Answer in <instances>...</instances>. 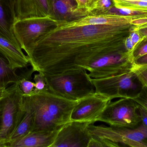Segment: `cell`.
<instances>
[{
	"label": "cell",
	"mask_w": 147,
	"mask_h": 147,
	"mask_svg": "<svg viewBox=\"0 0 147 147\" xmlns=\"http://www.w3.org/2000/svg\"><path fill=\"white\" fill-rule=\"evenodd\" d=\"M90 122L71 121L59 130L51 147H88L92 135L88 131Z\"/></svg>",
	"instance_id": "cell-10"
},
{
	"label": "cell",
	"mask_w": 147,
	"mask_h": 147,
	"mask_svg": "<svg viewBox=\"0 0 147 147\" xmlns=\"http://www.w3.org/2000/svg\"><path fill=\"white\" fill-rule=\"evenodd\" d=\"M124 45H125V47H126L127 51L131 53L135 47L134 44L131 41L129 35L125 39V41H124Z\"/></svg>",
	"instance_id": "cell-31"
},
{
	"label": "cell",
	"mask_w": 147,
	"mask_h": 147,
	"mask_svg": "<svg viewBox=\"0 0 147 147\" xmlns=\"http://www.w3.org/2000/svg\"><path fill=\"white\" fill-rule=\"evenodd\" d=\"M78 8L86 10L90 14L96 9L99 0H76Z\"/></svg>",
	"instance_id": "cell-27"
},
{
	"label": "cell",
	"mask_w": 147,
	"mask_h": 147,
	"mask_svg": "<svg viewBox=\"0 0 147 147\" xmlns=\"http://www.w3.org/2000/svg\"><path fill=\"white\" fill-rule=\"evenodd\" d=\"M138 111L140 116L142 124L147 128V110L140 105Z\"/></svg>",
	"instance_id": "cell-29"
},
{
	"label": "cell",
	"mask_w": 147,
	"mask_h": 147,
	"mask_svg": "<svg viewBox=\"0 0 147 147\" xmlns=\"http://www.w3.org/2000/svg\"><path fill=\"white\" fill-rule=\"evenodd\" d=\"M113 6L114 3L112 0H99L96 8L90 14H106Z\"/></svg>",
	"instance_id": "cell-28"
},
{
	"label": "cell",
	"mask_w": 147,
	"mask_h": 147,
	"mask_svg": "<svg viewBox=\"0 0 147 147\" xmlns=\"http://www.w3.org/2000/svg\"><path fill=\"white\" fill-rule=\"evenodd\" d=\"M88 131L92 136L105 138L126 146L147 147V128L143 124L134 128L90 124Z\"/></svg>",
	"instance_id": "cell-7"
},
{
	"label": "cell",
	"mask_w": 147,
	"mask_h": 147,
	"mask_svg": "<svg viewBox=\"0 0 147 147\" xmlns=\"http://www.w3.org/2000/svg\"><path fill=\"white\" fill-rule=\"evenodd\" d=\"M147 54V38L143 37L131 53L133 61Z\"/></svg>",
	"instance_id": "cell-24"
},
{
	"label": "cell",
	"mask_w": 147,
	"mask_h": 147,
	"mask_svg": "<svg viewBox=\"0 0 147 147\" xmlns=\"http://www.w3.org/2000/svg\"><path fill=\"white\" fill-rule=\"evenodd\" d=\"M7 88L6 87H0V98L5 96L7 92Z\"/></svg>",
	"instance_id": "cell-36"
},
{
	"label": "cell",
	"mask_w": 147,
	"mask_h": 147,
	"mask_svg": "<svg viewBox=\"0 0 147 147\" xmlns=\"http://www.w3.org/2000/svg\"><path fill=\"white\" fill-rule=\"evenodd\" d=\"M147 27V23L144 24V25H142V26H136L134 30H137V29H140V28H144Z\"/></svg>",
	"instance_id": "cell-37"
},
{
	"label": "cell",
	"mask_w": 147,
	"mask_h": 147,
	"mask_svg": "<svg viewBox=\"0 0 147 147\" xmlns=\"http://www.w3.org/2000/svg\"><path fill=\"white\" fill-rule=\"evenodd\" d=\"M133 63L137 65L147 64V54L134 60Z\"/></svg>",
	"instance_id": "cell-32"
},
{
	"label": "cell",
	"mask_w": 147,
	"mask_h": 147,
	"mask_svg": "<svg viewBox=\"0 0 147 147\" xmlns=\"http://www.w3.org/2000/svg\"><path fill=\"white\" fill-rule=\"evenodd\" d=\"M106 14L129 16L138 19L147 18V11L133 10L128 9L118 8L115 7L114 6L111 7L107 11Z\"/></svg>",
	"instance_id": "cell-21"
},
{
	"label": "cell",
	"mask_w": 147,
	"mask_h": 147,
	"mask_svg": "<svg viewBox=\"0 0 147 147\" xmlns=\"http://www.w3.org/2000/svg\"><path fill=\"white\" fill-rule=\"evenodd\" d=\"M129 97L110 102L96 122L105 123L109 126L134 128L141 123L138 111L140 105Z\"/></svg>",
	"instance_id": "cell-6"
},
{
	"label": "cell",
	"mask_w": 147,
	"mask_h": 147,
	"mask_svg": "<svg viewBox=\"0 0 147 147\" xmlns=\"http://www.w3.org/2000/svg\"><path fill=\"white\" fill-rule=\"evenodd\" d=\"M20 76L13 70L5 59L0 56V87L7 88L11 84L19 81Z\"/></svg>",
	"instance_id": "cell-19"
},
{
	"label": "cell",
	"mask_w": 147,
	"mask_h": 147,
	"mask_svg": "<svg viewBox=\"0 0 147 147\" xmlns=\"http://www.w3.org/2000/svg\"><path fill=\"white\" fill-rule=\"evenodd\" d=\"M4 97L2 124L0 130V147H8V141L24 117L26 111L24 96L18 84L7 87Z\"/></svg>",
	"instance_id": "cell-4"
},
{
	"label": "cell",
	"mask_w": 147,
	"mask_h": 147,
	"mask_svg": "<svg viewBox=\"0 0 147 147\" xmlns=\"http://www.w3.org/2000/svg\"><path fill=\"white\" fill-rule=\"evenodd\" d=\"M50 16L58 21L71 22L90 14L78 8L76 0H47Z\"/></svg>",
	"instance_id": "cell-12"
},
{
	"label": "cell",
	"mask_w": 147,
	"mask_h": 147,
	"mask_svg": "<svg viewBox=\"0 0 147 147\" xmlns=\"http://www.w3.org/2000/svg\"><path fill=\"white\" fill-rule=\"evenodd\" d=\"M25 113L24 117L9 137L8 141V147L13 142L24 137L32 131L33 125V116L32 113L24 105Z\"/></svg>",
	"instance_id": "cell-18"
},
{
	"label": "cell",
	"mask_w": 147,
	"mask_h": 147,
	"mask_svg": "<svg viewBox=\"0 0 147 147\" xmlns=\"http://www.w3.org/2000/svg\"><path fill=\"white\" fill-rule=\"evenodd\" d=\"M131 70L134 73L142 86L147 87V64L137 65L133 63Z\"/></svg>",
	"instance_id": "cell-22"
},
{
	"label": "cell",
	"mask_w": 147,
	"mask_h": 147,
	"mask_svg": "<svg viewBox=\"0 0 147 147\" xmlns=\"http://www.w3.org/2000/svg\"><path fill=\"white\" fill-rule=\"evenodd\" d=\"M136 30L138 31V33H139L140 35L142 38L144 37L147 38V27L140 28V29H137Z\"/></svg>",
	"instance_id": "cell-35"
},
{
	"label": "cell",
	"mask_w": 147,
	"mask_h": 147,
	"mask_svg": "<svg viewBox=\"0 0 147 147\" xmlns=\"http://www.w3.org/2000/svg\"><path fill=\"white\" fill-rule=\"evenodd\" d=\"M5 96L0 98V130L1 127L3 111V103H4L3 98Z\"/></svg>",
	"instance_id": "cell-33"
},
{
	"label": "cell",
	"mask_w": 147,
	"mask_h": 147,
	"mask_svg": "<svg viewBox=\"0 0 147 147\" xmlns=\"http://www.w3.org/2000/svg\"><path fill=\"white\" fill-rule=\"evenodd\" d=\"M24 96V105L33 116L32 131H53L71 121L78 101L65 98L49 90Z\"/></svg>",
	"instance_id": "cell-2"
},
{
	"label": "cell",
	"mask_w": 147,
	"mask_h": 147,
	"mask_svg": "<svg viewBox=\"0 0 147 147\" xmlns=\"http://www.w3.org/2000/svg\"><path fill=\"white\" fill-rule=\"evenodd\" d=\"M129 36L135 46L143 38L141 36L138 31L136 30H134L131 32Z\"/></svg>",
	"instance_id": "cell-30"
},
{
	"label": "cell",
	"mask_w": 147,
	"mask_h": 147,
	"mask_svg": "<svg viewBox=\"0 0 147 147\" xmlns=\"http://www.w3.org/2000/svg\"><path fill=\"white\" fill-rule=\"evenodd\" d=\"M136 27L129 24L66 27L58 24L35 42L27 56L34 71L43 74L86 70L100 56L128 51L124 41Z\"/></svg>",
	"instance_id": "cell-1"
},
{
	"label": "cell",
	"mask_w": 147,
	"mask_h": 147,
	"mask_svg": "<svg viewBox=\"0 0 147 147\" xmlns=\"http://www.w3.org/2000/svg\"><path fill=\"white\" fill-rule=\"evenodd\" d=\"M59 21L51 16L17 20L13 32L21 48L28 55L34 43L41 36L57 26Z\"/></svg>",
	"instance_id": "cell-5"
},
{
	"label": "cell",
	"mask_w": 147,
	"mask_h": 147,
	"mask_svg": "<svg viewBox=\"0 0 147 147\" xmlns=\"http://www.w3.org/2000/svg\"><path fill=\"white\" fill-rule=\"evenodd\" d=\"M33 72L34 71L32 68L30 71L26 72L24 75L20 76V79L16 83L19 85L24 96H30L33 93L35 83L30 80Z\"/></svg>",
	"instance_id": "cell-20"
},
{
	"label": "cell",
	"mask_w": 147,
	"mask_h": 147,
	"mask_svg": "<svg viewBox=\"0 0 147 147\" xmlns=\"http://www.w3.org/2000/svg\"><path fill=\"white\" fill-rule=\"evenodd\" d=\"M33 79L35 87L33 94L48 90L44 74L38 72L34 74Z\"/></svg>",
	"instance_id": "cell-25"
},
{
	"label": "cell",
	"mask_w": 147,
	"mask_h": 147,
	"mask_svg": "<svg viewBox=\"0 0 147 147\" xmlns=\"http://www.w3.org/2000/svg\"><path fill=\"white\" fill-rule=\"evenodd\" d=\"M61 128L53 131L30 132L24 137L14 142L9 147H51Z\"/></svg>",
	"instance_id": "cell-17"
},
{
	"label": "cell",
	"mask_w": 147,
	"mask_h": 147,
	"mask_svg": "<svg viewBox=\"0 0 147 147\" xmlns=\"http://www.w3.org/2000/svg\"><path fill=\"white\" fill-rule=\"evenodd\" d=\"M87 71L84 69H72L58 74L44 75L50 91L78 101L95 93L92 78Z\"/></svg>",
	"instance_id": "cell-3"
},
{
	"label": "cell",
	"mask_w": 147,
	"mask_h": 147,
	"mask_svg": "<svg viewBox=\"0 0 147 147\" xmlns=\"http://www.w3.org/2000/svg\"><path fill=\"white\" fill-rule=\"evenodd\" d=\"M0 54L10 67L16 70L26 68L29 64L28 57L19 48L5 37L0 35Z\"/></svg>",
	"instance_id": "cell-15"
},
{
	"label": "cell",
	"mask_w": 147,
	"mask_h": 147,
	"mask_svg": "<svg viewBox=\"0 0 147 147\" xmlns=\"http://www.w3.org/2000/svg\"><path fill=\"white\" fill-rule=\"evenodd\" d=\"M133 63L130 52L113 53L95 59L86 70L91 78H104L131 70Z\"/></svg>",
	"instance_id": "cell-8"
},
{
	"label": "cell",
	"mask_w": 147,
	"mask_h": 147,
	"mask_svg": "<svg viewBox=\"0 0 147 147\" xmlns=\"http://www.w3.org/2000/svg\"><path fill=\"white\" fill-rule=\"evenodd\" d=\"M139 1L147 2V0H112L114 6L121 3L126 2Z\"/></svg>",
	"instance_id": "cell-34"
},
{
	"label": "cell",
	"mask_w": 147,
	"mask_h": 147,
	"mask_svg": "<svg viewBox=\"0 0 147 147\" xmlns=\"http://www.w3.org/2000/svg\"><path fill=\"white\" fill-rule=\"evenodd\" d=\"M15 12L16 20L50 16L47 0H16Z\"/></svg>",
	"instance_id": "cell-16"
},
{
	"label": "cell",
	"mask_w": 147,
	"mask_h": 147,
	"mask_svg": "<svg viewBox=\"0 0 147 147\" xmlns=\"http://www.w3.org/2000/svg\"><path fill=\"white\" fill-rule=\"evenodd\" d=\"M16 1L0 0V35L10 41L17 47L21 48L13 30V25L16 21Z\"/></svg>",
	"instance_id": "cell-14"
},
{
	"label": "cell",
	"mask_w": 147,
	"mask_h": 147,
	"mask_svg": "<svg viewBox=\"0 0 147 147\" xmlns=\"http://www.w3.org/2000/svg\"><path fill=\"white\" fill-rule=\"evenodd\" d=\"M138 19L135 17L108 14H90L81 19L72 21H59L58 24L66 27L85 25L122 26L132 24L131 22L133 20Z\"/></svg>",
	"instance_id": "cell-13"
},
{
	"label": "cell",
	"mask_w": 147,
	"mask_h": 147,
	"mask_svg": "<svg viewBox=\"0 0 147 147\" xmlns=\"http://www.w3.org/2000/svg\"><path fill=\"white\" fill-rule=\"evenodd\" d=\"M136 79H137L136 75L130 70L109 77L92 78V81L96 93L112 100L131 96L128 93L137 88V85L134 81Z\"/></svg>",
	"instance_id": "cell-9"
},
{
	"label": "cell",
	"mask_w": 147,
	"mask_h": 147,
	"mask_svg": "<svg viewBox=\"0 0 147 147\" xmlns=\"http://www.w3.org/2000/svg\"><path fill=\"white\" fill-rule=\"evenodd\" d=\"M130 97L140 106L147 110V87L142 86L139 93Z\"/></svg>",
	"instance_id": "cell-26"
},
{
	"label": "cell",
	"mask_w": 147,
	"mask_h": 147,
	"mask_svg": "<svg viewBox=\"0 0 147 147\" xmlns=\"http://www.w3.org/2000/svg\"><path fill=\"white\" fill-rule=\"evenodd\" d=\"M111 99L95 92L78 101L71 115V121L85 122L91 123L96 120Z\"/></svg>",
	"instance_id": "cell-11"
},
{
	"label": "cell",
	"mask_w": 147,
	"mask_h": 147,
	"mask_svg": "<svg viewBox=\"0 0 147 147\" xmlns=\"http://www.w3.org/2000/svg\"><path fill=\"white\" fill-rule=\"evenodd\" d=\"M118 147V143L105 138L92 136L89 142L88 147Z\"/></svg>",
	"instance_id": "cell-23"
}]
</instances>
